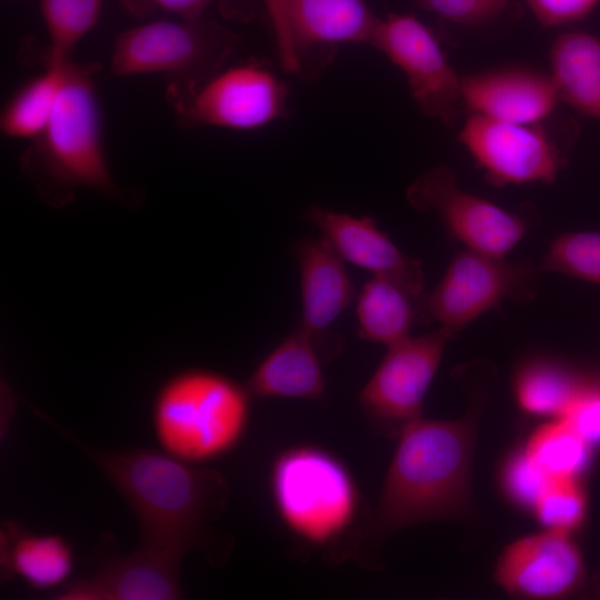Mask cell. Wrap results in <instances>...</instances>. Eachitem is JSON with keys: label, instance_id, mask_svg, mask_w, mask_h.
<instances>
[{"label": "cell", "instance_id": "cell-1", "mask_svg": "<svg viewBox=\"0 0 600 600\" xmlns=\"http://www.w3.org/2000/svg\"><path fill=\"white\" fill-rule=\"evenodd\" d=\"M70 439L127 501L137 518L139 548L181 562L202 551L218 561L210 526L223 513L230 494L218 471L182 462L159 450H99L52 424Z\"/></svg>", "mask_w": 600, "mask_h": 600}, {"label": "cell", "instance_id": "cell-2", "mask_svg": "<svg viewBox=\"0 0 600 600\" xmlns=\"http://www.w3.org/2000/svg\"><path fill=\"white\" fill-rule=\"evenodd\" d=\"M478 409L454 420L419 418L398 436L379 499L367 523L354 532L348 557L366 543L433 520L469 512L471 464Z\"/></svg>", "mask_w": 600, "mask_h": 600}, {"label": "cell", "instance_id": "cell-3", "mask_svg": "<svg viewBox=\"0 0 600 600\" xmlns=\"http://www.w3.org/2000/svg\"><path fill=\"white\" fill-rule=\"evenodd\" d=\"M250 397L246 386L214 371L173 373L159 387L151 407L160 450L193 466L226 456L246 434Z\"/></svg>", "mask_w": 600, "mask_h": 600}, {"label": "cell", "instance_id": "cell-4", "mask_svg": "<svg viewBox=\"0 0 600 600\" xmlns=\"http://www.w3.org/2000/svg\"><path fill=\"white\" fill-rule=\"evenodd\" d=\"M98 66L69 59L49 122L30 142L23 160L66 188L116 194L119 188L107 160L102 113L94 76Z\"/></svg>", "mask_w": 600, "mask_h": 600}, {"label": "cell", "instance_id": "cell-5", "mask_svg": "<svg viewBox=\"0 0 600 600\" xmlns=\"http://www.w3.org/2000/svg\"><path fill=\"white\" fill-rule=\"evenodd\" d=\"M240 43L237 33L204 16L153 20L116 37L109 76L161 74L170 99L194 90L226 67Z\"/></svg>", "mask_w": 600, "mask_h": 600}, {"label": "cell", "instance_id": "cell-6", "mask_svg": "<svg viewBox=\"0 0 600 600\" xmlns=\"http://www.w3.org/2000/svg\"><path fill=\"white\" fill-rule=\"evenodd\" d=\"M270 490L282 523L319 547L339 541L350 530L360 504L347 467L313 446L293 447L276 458Z\"/></svg>", "mask_w": 600, "mask_h": 600}, {"label": "cell", "instance_id": "cell-7", "mask_svg": "<svg viewBox=\"0 0 600 600\" xmlns=\"http://www.w3.org/2000/svg\"><path fill=\"white\" fill-rule=\"evenodd\" d=\"M540 270L527 260L511 262L464 248L454 254L433 291L426 294L419 322L437 321L456 334L504 300H531Z\"/></svg>", "mask_w": 600, "mask_h": 600}, {"label": "cell", "instance_id": "cell-8", "mask_svg": "<svg viewBox=\"0 0 600 600\" xmlns=\"http://www.w3.org/2000/svg\"><path fill=\"white\" fill-rule=\"evenodd\" d=\"M289 89L263 62L223 67L194 90L167 99L182 128H261L288 113Z\"/></svg>", "mask_w": 600, "mask_h": 600}, {"label": "cell", "instance_id": "cell-9", "mask_svg": "<svg viewBox=\"0 0 600 600\" xmlns=\"http://www.w3.org/2000/svg\"><path fill=\"white\" fill-rule=\"evenodd\" d=\"M454 334L442 327L388 346L380 364L359 394L361 410L378 433L394 437L421 418L422 404Z\"/></svg>", "mask_w": 600, "mask_h": 600}, {"label": "cell", "instance_id": "cell-10", "mask_svg": "<svg viewBox=\"0 0 600 600\" xmlns=\"http://www.w3.org/2000/svg\"><path fill=\"white\" fill-rule=\"evenodd\" d=\"M370 44L402 71L413 101L426 116L448 127L457 122L462 108L461 76L421 20L410 13L379 18Z\"/></svg>", "mask_w": 600, "mask_h": 600}, {"label": "cell", "instance_id": "cell-11", "mask_svg": "<svg viewBox=\"0 0 600 600\" xmlns=\"http://www.w3.org/2000/svg\"><path fill=\"white\" fill-rule=\"evenodd\" d=\"M407 199L419 211H434L466 249L493 257L506 258L529 229L523 214L460 188L446 166L420 174L407 189Z\"/></svg>", "mask_w": 600, "mask_h": 600}, {"label": "cell", "instance_id": "cell-12", "mask_svg": "<svg viewBox=\"0 0 600 600\" xmlns=\"http://www.w3.org/2000/svg\"><path fill=\"white\" fill-rule=\"evenodd\" d=\"M458 141L494 187L556 181L563 159L542 124L468 114Z\"/></svg>", "mask_w": 600, "mask_h": 600}, {"label": "cell", "instance_id": "cell-13", "mask_svg": "<svg viewBox=\"0 0 600 600\" xmlns=\"http://www.w3.org/2000/svg\"><path fill=\"white\" fill-rule=\"evenodd\" d=\"M586 574L584 558L572 534L547 529L509 543L494 569V580L504 592L539 600L574 594Z\"/></svg>", "mask_w": 600, "mask_h": 600}, {"label": "cell", "instance_id": "cell-14", "mask_svg": "<svg viewBox=\"0 0 600 600\" xmlns=\"http://www.w3.org/2000/svg\"><path fill=\"white\" fill-rule=\"evenodd\" d=\"M378 20L364 0H289V38L297 76L316 77L342 44H370Z\"/></svg>", "mask_w": 600, "mask_h": 600}, {"label": "cell", "instance_id": "cell-15", "mask_svg": "<svg viewBox=\"0 0 600 600\" xmlns=\"http://www.w3.org/2000/svg\"><path fill=\"white\" fill-rule=\"evenodd\" d=\"M461 102L469 114L542 124L560 100L549 72L512 64L461 76Z\"/></svg>", "mask_w": 600, "mask_h": 600}, {"label": "cell", "instance_id": "cell-16", "mask_svg": "<svg viewBox=\"0 0 600 600\" xmlns=\"http://www.w3.org/2000/svg\"><path fill=\"white\" fill-rule=\"evenodd\" d=\"M306 218L343 260L399 283L423 302L427 293L421 262L404 254L372 217H354L314 204Z\"/></svg>", "mask_w": 600, "mask_h": 600}, {"label": "cell", "instance_id": "cell-17", "mask_svg": "<svg viewBox=\"0 0 600 600\" xmlns=\"http://www.w3.org/2000/svg\"><path fill=\"white\" fill-rule=\"evenodd\" d=\"M296 258L302 302L297 328L313 341L326 360L329 356L326 344L334 353L341 350V338L329 329L353 301V284L344 260L322 237L301 241L296 248Z\"/></svg>", "mask_w": 600, "mask_h": 600}, {"label": "cell", "instance_id": "cell-18", "mask_svg": "<svg viewBox=\"0 0 600 600\" xmlns=\"http://www.w3.org/2000/svg\"><path fill=\"white\" fill-rule=\"evenodd\" d=\"M180 562L138 549L106 560L89 578L66 584L64 600H174L182 594Z\"/></svg>", "mask_w": 600, "mask_h": 600}, {"label": "cell", "instance_id": "cell-19", "mask_svg": "<svg viewBox=\"0 0 600 600\" xmlns=\"http://www.w3.org/2000/svg\"><path fill=\"white\" fill-rule=\"evenodd\" d=\"M323 357L296 328L254 369L246 387L251 397L321 400L326 393Z\"/></svg>", "mask_w": 600, "mask_h": 600}, {"label": "cell", "instance_id": "cell-20", "mask_svg": "<svg viewBox=\"0 0 600 600\" xmlns=\"http://www.w3.org/2000/svg\"><path fill=\"white\" fill-rule=\"evenodd\" d=\"M74 556L70 543L56 533H36L10 521L1 529V568L33 589L64 586L72 573Z\"/></svg>", "mask_w": 600, "mask_h": 600}, {"label": "cell", "instance_id": "cell-21", "mask_svg": "<svg viewBox=\"0 0 600 600\" xmlns=\"http://www.w3.org/2000/svg\"><path fill=\"white\" fill-rule=\"evenodd\" d=\"M549 64L559 100L600 120V38L581 31L559 34Z\"/></svg>", "mask_w": 600, "mask_h": 600}, {"label": "cell", "instance_id": "cell-22", "mask_svg": "<svg viewBox=\"0 0 600 600\" xmlns=\"http://www.w3.org/2000/svg\"><path fill=\"white\" fill-rule=\"evenodd\" d=\"M593 384L588 377L561 362L536 358L517 369L513 393L523 412L557 419Z\"/></svg>", "mask_w": 600, "mask_h": 600}, {"label": "cell", "instance_id": "cell-23", "mask_svg": "<svg viewBox=\"0 0 600 600\" xmlns=\"http://www.w3.org/2000/svg\"><path fill=\"white\" fill-rule=\"evenodd\" d=\"M422 301L399 283L373 276L358 298L356 313L358 336L367 341L387 347L410 336L419 322Z\"/></svg>", "mask_w": 600, "mask_h": 600}, {"label": "cell", "instance_id": "cell-24", "mask_svg": "<svg viewBox=\"0 0 600 600\" xmlns=\"http://www.w3.org/2000/svg\"><path fill=\"white\" fill-rule=\"evenodd\" d=\"M68 60H40L42 72L20 87L3 107L0 116L2 136L29 142L40 137L57 103Z\"/></svg>", "mask_w": 600, "mask_h": 600}, {"label": "cell", "instance_id": "cell-25", "mask_svg": "<svg viewBox=\"0 0 600 600\" xmlns=\"http://www.w3.org/2000/svg\"><path fill=\"white\" fill-rule=\"evenodd\" d=\"M527 456L550 479L581 478L593 448L563 418L541 424L528 438Z\"/></svg>", "mask_w": 600, "mask_h": 600}, {"label": "cell", "instance_id": "cell-26", "mask_svg": "<svg viewBox=\"0 0 600 600\" xmlns=\"http://www.w3.org/2000/svg\"><path fill=\"white\" fill-rule=\"evenodd\" d=\"M103 0H39L49 44L40 60L64 61L77 44L96 27Z\"/></svg>", "mask_w": 600, "mask_h": 600}, {"label": "cell", "instance_id": "cell-27", "mask_svg": "<svg viewBox=\"0 0 600 600\" xmlns=\"http://www.w3.org/2000/svg\"><path fill=\"white\" fill-rule=\"evenodd\" d=\"M588 494L581 478L550 479L532 512L547 530L574 533L588 516Z\"/></svg>", "mask_w": 600, "mask_h": 600}, {"label": "cell", "instance_id": "cell-28", "mask_svg": "<svg viewBox=\"0 0 600 600\" xmlns=\"http://www.w3.org/2000/svg\"><path fill=\"white\" fill-rule=\"evenodd\" d=\"M542 271L576 277L600 284V232L560 234L549 246Z\"/></svg>", "mask_w": 600, "mask_h": 600}, {"label": "cell", "instance_id": "cell-29", "mask_svg": "<svg viewBox=\"0 0 600 600\" xmlns=\"http://www.w3.org/2000/svg\"><path fill=\"white\" fill-rule=\"evenodd\" d=\"M119 2L129 14L140 19L157 13L194 19L204 16V11L213 4L228 17L248 19L252 14L254 0H119Z\"/></svg>", "mask_w": 600, "mask_h": 600}, {"label": "cell", "instance_id": "cell-30", "mask_svg": "<svg viewBox=\"0 0 600 600\" xmlns=\"http://www.w3.org/2000/svg\"><path fill=\"white\" fill-rule=\"evenodd\" d=\"M550 478L527 456L523 448L511 453L500 471V486L504 496L526 510L533 506Z\"/></svg>", "mask_w": 600, "mask_h": 600}, {"label": "cell", "instance_id": "cell-31", "mask_svg": "<svg viewBox=\"0 0 600 600\" xmlns=\"http://www.w3.org/2000/svg\"><path fill=\"white\" fill-rule=\"evenodd\" d=\"M416 6L450 23L474 27L497 19L511 0H414Z\"/></svg>", "mask_w": 600, "mask_h": 600}, {"label": "cell", "instance_id": "cell-32", "mask_svg": "<svg viewBox=\"0 0 600 600\" xmlns=\"http://www.w3.org/2000/svg\"><path fill=\"white\" fill-rule=\"evenodd\" d=\"M592 447H600V387L594 383L563 417Z\"/></svg>", "mask_w": 600, "mask_h": 600}, {"label": "cell", "instance_id": "cell-33", "mask_svg": "<svg viewBox=\"0 0 600 600\" xmlns=\"http://www.w3.org/2000/svg\"><path fill=\"white\" fill-rule=\"evenodd\" d=\"M544 27H561L588 16L600 0H526Z\"/></svg>", "mask_w": 600, "mask_h": 600}, {"label": "cell", "instance_id": "cell-34", "mask_svg": "<svg viewBox=\"0 0 600 600\" xmlns=\"http://www.w3.org/2000/svg\"><path fill=\"white\" fill-rule=\"evenodd\" d=\"M271 21L277 43V51L284 71L297 76V64L289 38V0H260Z\"/></svg>", "mask_w": 600, "mask_h": 600}]
</instances>
